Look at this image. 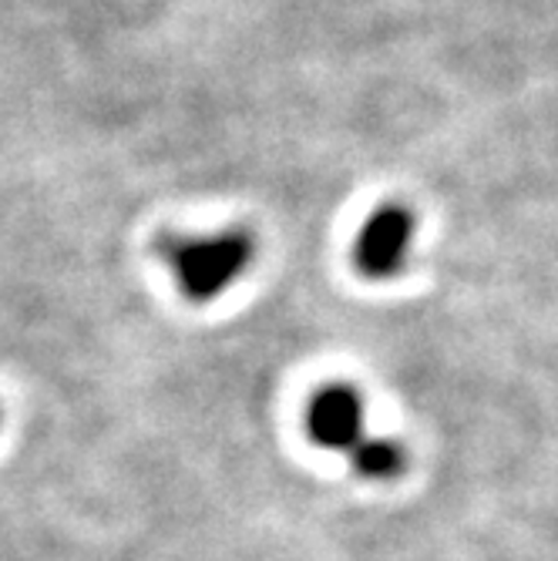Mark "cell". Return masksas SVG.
I'll return each mask as SVG.
<instances>
[{
  "label": "cell",
  "mask_w": 558,
  "mask_h": 561,
  "mask_svg": "<svg viewBox=\"0 0 558 561\" xmlns=\"http://www.w3.org/2000/svg\"><path fill=\"white\" fill-rule=\"evenodd\" d=\"M364 403L350 387H327L314 397L307 411V427L323 447H350L361 437Z\"/></svg>",
  "instance_id": "cell-3"
},
{
  "label": "cell",
  "mask_w": 558,
  "mask_h": 561,
  "mask_svg": "<svg viewBox=\"0 0 558 561\" xmlns=\"http://www.w3.org/2000/svg\"><path fill=\"white\" fill-rule=\"evenodd\" d=\"M353 465L371 478H387L400 468V450L387 440H364L353 444Z\"/></svg>",
  "instance_id": "cell-4"
},
{
  "label": "cell",
  "mask_w": 558,
  "mask_h": 561,
  "mask_svg": "<svg viewBox=\"0 0 558 561\" xmlns=\"http://www.w3.org/2000/svg\"><path fill=\"white\" fill-rule=\"evenodd\" d=\"M249 232H219L213 239H189L172 249V270L189 299L209 302L226 286H232L252 260Z\"/></svg>",
  "instance_id": "cell-1"
},
{
  "label": "cell",
  "mask_w": 558,
  "mask_h": 561,
  "mask_svg": "<svg viewBox=\"0 0 558 561\" xmlns=\"http://www.w3.org/2000/svg\"><path fill=\"white\" fill-rule=\"evenodd\" d=\"M411 232H414V219L400 206H384L380 213H374L361 229L357 252H353L357 270L371 279L394 276L403 263V252L411 245Z\"/></svg>",
  "instance_id": "cell-2"
}]
</instances>
